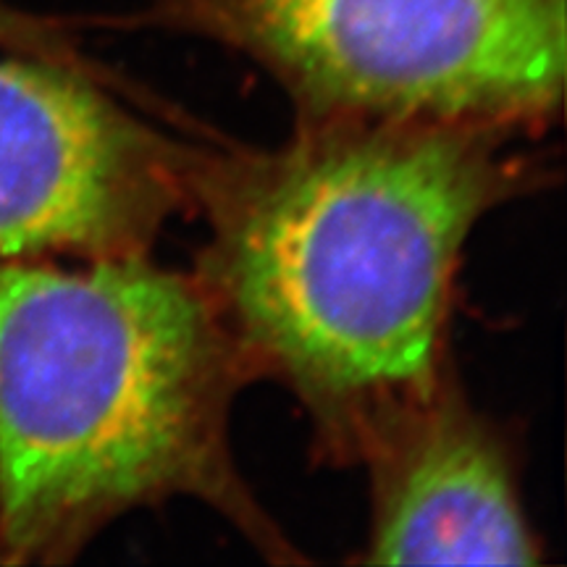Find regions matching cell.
Listing matches in <instances>:
<instances>
[{
	"label": "cell",
	"mask_w": 567,
	"mask_h": 567,
	"mask_svg": "<svg viewBox=\"0 0 567 567\" xmlns=\"http://www.w3.org/2000/svg\"><path fill=\"white\" fill-rule=\"evenodd\" d=\"M528 132L488 124L297 122L276 147L216 140L195 174V276L258 379L287 386L318 457L360 465L455 373L465 243L547 182Z\"/></svg>",
	"instance_id": "6da1fadb"
},
{
	"label": "cell",
	"mask_w": 567,
	"mask_h": 567,
	"mask_svg": "<svg viewBox=\"0 0 567 567\" xmlns=\"http://www.w3.org/2000/svg\"><path fill=\"white\" fill-rule=\"evenodd\" d=\"M255 375L195 274L151 255L0 258V563L63 565L172 499L308 563L231 452Z\"/></svg>",
	"instance_id": "7a4b0ae2"
},
{
	"label": "cell",
	"mask_w": 567,
	"mask_h": 567,
	"mask_svg": "<svg viewBox=\"0 0 567 567\" xmlns=\"http://www.w3.org/2000/svg\"><path fill=\"white\" fill-rule=\"evenodd\" d=\"M151 19L245 53L297 122L534 134L563 109L565 0H155Z\"/></svg>",
	"instance_id": "3957f363"
},
{
	"label": "cell",
	"mask_w": 567,
	"mask_h": 567,
	"mask_svg": "<svg viewBox=\"0 0 567 567\" xmlns=\"http://www.w3.org/2000/svg\"><path fill=\"white\" fill-rule=\"evenodd\" d=\"M59 63L0 59V258L151 255L195 213L205 145ZM184 132V130H182Z\"/></svg>",
	"instance_id": "277c9868"
},
{
	"label": "cell",
	"mask_w": 567,
	"mask_h": 567,
	"mask_svg": "<svg viewBox=\"0 0 567 567\" xmlns=\"http://www.w3.org/2000/svg\"><path fill=\"white\" fill-rule=\"evenodd\" d=\"M371 476L365 565H538L505 429L467 400L452 373L381 434Z\"/></svg>",
	"instance_id": "5b68a950"
},
{
	"label": "cell",
	"mask_w": 567,
	"mask_h": 567,
	"mask_svg": "<svg viewBox=\"0 0 567 567\" xmlns=\"http://www.w3.org/2000/svg\"><path fill=\"white\" fill-rule=\"evenodd\" d=\"M0 48H6L13 55H30V59L51 61L59 63V66L84 71V74L105 82L109 87L132 97V101H140L147 92L140 84L124 82L105 63L90 59L82 51L80 40L74 34H69L66 24H61L55 19L38 17V13L21 11L17 6H11L9 0H0Z\"/></svg>",
	"instance_id": "8992f818"
}]
</instances>
